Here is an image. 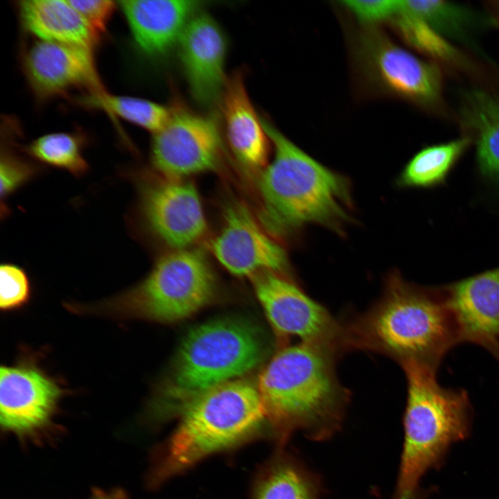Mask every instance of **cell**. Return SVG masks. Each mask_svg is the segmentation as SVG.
I'll return each mask as SVG.
<instances>
[{
  "label": "cell",
  "instance_id": "obj_19",
  "mask_svg": "<svg viewBox=\"0 0 499 499\" xmlns=\"http://www.w3.org/2000/svg\"><path fill=\"white\" fill-rule=\"evenodd\" d=\"M17 7L24 28L40 40L91 51L99 40L68 0H25Z\"/></svg>",
  "mask_w": 499,
  "mask_h": 499
},
{
  "label": "cell",
  "instance_id": "obj_2",
  "mask_svg": "<svg viewBox=\"0 0 499 499\" xmlns=\"http://www.w3.org/2000/svg\"><path fill=\"white\" fill-rule=\"evenodd\" d=\"M340 354L300 342L279 351L263 369L257 388L280 444L297 430L310 439L325 440L341 426L349 394L335 370Z\"/></svg>",
  "mask_w": 499,
  "mask_h": 499
},
{
  "label": "cell",
  "instance_id": "obj_20",
  "mask_svg": "<svg viewBox=\"0 0 499 499\" xmlns=\"http://www.w3.org/2000/svg\"><path fill=\"white\" fill-rule=\"evenodd\" d=\"M323 494L320 477L297 457L282 451L261 469L253 499H322Z\"/></svg>",
  "mask_w": 499,
  "mask_h": 499
},
{
  "label": "cell",
  "instance_id": "obj_30",
  "mask_svg": "<svg viewBox=\"0 0 499 499\" xmlns=\"http://www.w3.org/2000/svg\"><path fill=\"white\" fill-rule=\"evenodd\" d=\"M100 39L107 28L116 4L110 0H68Z\"/></svg>",
  "mask_w": 499,
  "mask_h": 499
},
{
  "label": "cell",
  "instance_id": "obj_10",
  "mask_svg": "<svg viewBox=\"0 0 499 499\" xmlns=\"http://www.w3.org/2000/svg\"><path fill=\"white\" fill-rule=\"evenodd\" d=\"M252 279L256 295L279 335L297 337L340 353L347 350L344 326L295 283L275 272Z\"/></svg>",
  "mask_w": 499,
  "mask_h": 499
},
{
  "label": "cell",
  "instance_id": "obj_21",
  "mask_svg": "<svg viewBox=\"0 0 499 499\" xmlns=\"http://www.w3.org/2000/svg\"><path fill=\"white\" fill-rule=\"evenodd\" d=\"M462 119L475 140L480 172L499 179V95L480 91L468 94Z\"/></svg>",
  "mask_w": 499,
  "mask_h": 499
},
{
  "label": "cell",
  "instance_id": "obj_15",
  "mask_svg": "<svg viewBox=\"0 0 499 499\" xmlns=\"http://www.w3.org/2000/svg\"><path fill=\"white\" fill-rule=\"evenodd\" d=\"M183 73L194 99L212 105L220 99L227 78L225 75V37L212 17L197 12L178 42Z\"/></svg>",
  "mask_w": 499,
  "mask_h": 499
},
{
  "label": "cell",
  "instance_id": "obj_23",
  "mask_svg": "<svg viewBox=\"0 0 499 499\" xmlns=\"http://www.w3.org/2000/svg\"><path fill=\"white\" fill-rule=\"evenodd\" d=\"M80 105L98 108L155 134L168 120L171 109L143 98L117 96L105 90L91 93L78 100Z\"/></svg>",
  "mask_w": 499,
  "mask_h": 499
},
{
  "label": "cell",
  "instance_id": "obj_12",
  "mask_svg": "<svg viewBox=\"0 0 499 499\" xmlns=\"http://www.w3.org/2000/svg\"><path fill=\"white\" fill-rule=\"evenodd\" d=\"M211 250L218 261L238 277L279 273L288 266L282 246L237 202L225 209L222 227L212 240Z\"/></svg>",
  "mask_w": 499,
  "mask_h": 499
},
{
  "label": "cell",
  "instance_id": "obj_7",
  "mask_svg": "<svg viewBox=\"0 0 499 499\" xmlns=\"http://www.w3.org/2000/svg\"><path fill=\"white\" fill-rule=\"evenodd\" d=\"M216 290L213 271L202 250L193 247L173 250L157 261L138 285L84 311L121 319L171 323L203 308Z\"/></svg>",
  "mask_w": 499,
  "mask_h": 499
},
{
  "label": "cell",
  "instance_id": "obj_34",
  "mask_svg": "<svg viewBox=\"0 0 499 499\" xmlns=\"http://www.w3.org/2000/svg\"><path fill=\"white\" fill-rule=\"evenodd\" d=\"M490 19L493 24L499 27V1L493 2L489 6Z\"/></svg>",
  "mask_w": 499,
  "mask_h": 499
},
{
  "label": "cell",
  "instance_id": "obj_24",
  "mask_svg": "<svg viewBox=\"0 0 499 499\" xmlns=\"http://www.w3.org/2000/svg\"><path fill=\"white\" fill-rule=\"evenodd\" d=\"M84 140L78 132L50 133L33 140L26 150L41 162L81 176L89 168L82 153Z\"/></svg>",
  "mask_w": 499,
  "mask_h": 499
},
{
  "label": "cell",
  "instance_id": "obj_31",
  "mask_svg": "<svg viewBox=\"0 0 499 499\" xmlns=\"http://www.w3.org/2000/svg\"><path fill=\"white\" fill-rule=\"evenodd\" d=\"M87 499H130L125 490L122 488L104 489L94 488Z\"/></svg>",
  "mask_w": 499,
  "mask_h": 499
},
{
  "label": "cell",
  "instance_id": "obj_25",
  "mask_svg": "<svg viewBox=\"0 0 499 499\" xmlns=\"http://www.w3.org/2000/svg\"><path fill=\"white\" fill-rule=\"evenodd\" d=\"M397 32L412 47L438 60L455 62L457 51L424 21L401 8L391 19Z\"/></svg>",
  "mask_w": 499,
  "mask_h": 499
},
{
  "label": "cell",
  "instance_id": "obj_5",
  "mask_svg": "<svg viewBox=\"0 0 499 499\" xmlns=\"http://www.w3.org/2000/svg\"><path fill=\"white\" fill-rule=\"evenodd\" d=\"M407 380L404 441L394 497L418 487L429 470L439 469L450 446L469 437L473 408L467 392L445 387L436 371L410 364Z\"/></svg>",
  "mask_w": 499,
  "mask_h": 499
},
{
  "label": "cell",
  "instance_id": "obj_32",
  "mask_svg": "<svg viewBox=\"0 0 499 499\" xmlns=\"http://www.w3.org/2000/svg\"><path fill=\"white\" fill-rule=\"evenodd\" d=\"M429 494L430 491L428 490L418 487L394 497V499H427Z\"/></svg>",
  "mask_w": 499,
  "mask_h": 499
},
{
  "label": "cell",
  "instance_id": "obj_18",
  "mask_svg": "<svg viewBox=\"0 0 499 499\" xmlns=\"http://www.w3.org/2000/svg\"><path fill=\"white\" fill-rule=\"evenodd\" d=\"M200 1L131 0L119 1L138 49L145 55L160 57L179 40Z\"/></svg>",
  "mask_w": 499,
  "mask_h": 499
},
{
  "label": "cell",
  "instance_id": "obj_33",
  "mask_svg": "<svg viewBox=\"0 0 499 499\" xmlns=\"http://www.w3.org/2000/svg\"><path fill=\"white\" fill-rule=\"evenodd\" d=\"M487 349L499 362V341L489 340L484 342L482 346Z\"/></svg>",
  "mask_w": 499,
  "mask_h": 499
},
{
  "label": "cell",
  "instance_id": "obj_4",
  "mask_svg": "<svg viewBox=\"0 0 499 499\" xmlns=\"http://www.w3.org/2000/svg\"><path fill=\"white\" fill-rule=\"evenodd\" d=\"M180 410L177 426L154 453L148 475L150 488L208 456L243 444L268 421L257 386L242 380L211 389Z\"/></svg>",
  "mask_w": 499,
  "mask_h": 499
},
{
  "label": "cell",
  "instance_id": "obj_6",
  "mask_svg": "<svg viewBox=\"0 0 499 499\" xmlns=\"http://www.w3.org/2000/svg\"><path fill=\"white\" fill-rule=\"evenodd\" d=\"M264 341L249 324L221 319L184 338L170 373L150 405L154 415L180 410L196 396L250 371L262 360Z\"/></svg>",
  "mask_w": 499,
  "mask_h": 499
},
{
  "label": "cell",
  "instance_id": "obj_9",
  "mask_svg": "<svg viewBox=\"0 0 499 499\" xmlns=\"http://www.w3.org/2000/svg\"><path fill=\"white\" fill-rule=\"evenodd\" d=\"M165 125L153 134L150 157L164 178L182 180L217 168L224 146L216 121L176 104Z\"/></svg>",
  "mask_w": 499,
  "mask_h": 499
},
{
  "label": "cell",
  "instance_id": "obj_22",
  "mask_svg": "<svg viewBox=\"0 0 499 499\" xmlns=\"http://www.w3.org/2000/svg\"><path fill=\"white\" fill-rule=\"evenodd\" d=\"M469 143L470 138L463 137L422 149L405 166L400 184L426 188L443 184Z\"/></svg>",
  "mask_w": 499,
  "mask_h": 499
},
{
  "label": "cell",
  "instance_id": "obj_29",
  "mask_svg": "<svg viewBox=\"0 0 499 499\" xmlns=\"http://www.w3.org/2000/svg\"><path fill=\"white\" fill-rule=\"evenodd\" d=\"M341 3L359 21L367 24L392 19L400 9V1L394 0L342 1Z\"/></svg>",
  "mask_w": 499,
  "mask_h": 499
},
{
  "label": "cell",
  "instance_id": "obj_26",
  "mask_svg": "<svg viewBox=\"0 0 499 499\" xmlns=\"http://www.w3.org/2000/svg\"><path fill=\"white\" fill-rule=\"evenodd\" d=\"M401 8L426 22L437 32L453 33L467 18L461 8L442 1H401Z\"/></svg>",
  "mask_w": 499,
  "mask_h": 499
},
{
  "label": "cell",
  "instance_id": "obj_16",
  "mask_svg": "<svg viewBox=\"0 0 499 499\" xmlns=\"http://www.w3.org/2000/svg\"><path fill=\"white\" fill-rule=\"evenodd\" d=\"M443 288L461 343L499 341V268Z\"/></svg>",
  "mask_w": 499,
  "mask_h": 499
},
{
  "label": "cell",
  "instance_id": "obj_17",
  "mask_svg": "<svg viewBox=\"0 0 499 499\" xmlns=\"http://www.w3.org/2000/svg\"><path fill=\"white\" fill-rule=\"evenodd\" d=\"M220 100L227 140L234 155L247 171L261 172L268 165L270 141L250 98L242 71L227 78Z\"/></svg>",
  "mask_w": 499,
  "mask_h": 499
},
{
  "label": "cell",
  "instance_id": "obj_11",
  "mask_svg": "<svg viewBox=\"0 0 499 499\" xmlns=\"http://www.w3.org/2000/svg\"><path fill=\"white\" fill-rule=\"evenodd\" d=\"M357 51L368 79L384 91L424 105L438 100L441 78L437 67L403 49L380 30H364Z\"/></svg>",
  "mask_w": 499,
  "mask_h": 499
},
{
  "label": "cell",
  "instance_id": "obj_28",
  "mask_svg": "<svg viewBox=\"0 0 499 499\" xmlns=\"http://www.w3.org/2000/svg\"><path fill=\"white\" fill-rule=\"evenodd\" d=\"M35 172L33 166L18 157L7 152L2 155L0 165L1 200L26 183Z\"/></svg>",
  "mask_w": 499,
  "mask_h": 499
},
{
  "label": "cell",
  "instance_id": "obj_1",
  "mask_svg": "<svg viewBox=\"0 0 499 499\" xmlns=\"http://www.w3.org/2000/svg\"><path fill=\"white\" fill-rule=\"evenodd\" d=\"M347 349L387 356L401 367L437 371L448 352L461 344L444 288H429L391 274L381 297L344 326Z\"/></svg>",
  "mask_w": 499,
  "mask_h": 499
},
{
  "label": "cell",
  "instance_id": "obj_8",
  "mask_svg": "<svg viewBox=\"0 0 499 499\" xmlns=\"http://www.w3.org/2000/svg\"><path fill=\"white\" fill-rule=\"evenodd\" d=\"M67 393L55 378L33 358H21L0 369L1 430L23 444L41 445L54 440L60 399Z\"/></svg>",
  "mask_w": 499,
  "mask_h": 499
},
{
  "label": "cell",
  "instance_id": "obj_27",
  "mask_svg": "<svg viewBox=\"0 0 499 499\" xmlns=\"http://www.w3.org/2000/svg\"><path fill=\"white\" fill-rule=\"evenodd\" d=\"M31 288L26 272L19 266L4 263L0 267V308L12 311L27 304Z\"/></svg>",
  "mask_w": 499,
  "mask_h": 499
},
{
  "label": "cell",
  "instance_id": "obj_14",
  "mask_svg": "<svg viewBox=\"0 0 499 499\" xmlns=\"http://www.w3.org/2000/svg\"><path fill=\"white\" fill-rule=\"evenodd\" d=\"M28 85L40 100H49L73 89L90 93L105 90L92 51L80 46L40 40L23 55Z\"/></svg>",
  "mask_w": 499,
  "mask_h": 499
},
{
  "label": "cell",
  "instance_id": "obj_13",
  "mask_svg": "<svg viewBox=\"0 0 499 499\" xmlns=\"http://www.w3.org/2000/svg\"><path fill=\"white\" fill-rule=\"evenodd\" d=\"M150 230L173 250L193 247L205 234L207 220L197 189L185 179L163 178L142 193Z\"/></svg>",
  "mask_w": 499,
  "mask_h": 499
},
{
  "label": "cell",
  "instance_id": "obj_3",
  "mask_svg": "<svg viewBox=\"0 0 499 499\" xmlns=\"http://www.w3.org/2000/svg\"><path fill=\"white\" fill-rule=\"evenodd\" d=\"M261 120L274 150L258 182L265 229L283 234L308 224L339 229L348 222L347 180L304 152L266 118Z\"/></svg>",
  "mask_w": 499,
  "mask_h": 499
}]
</instances>
